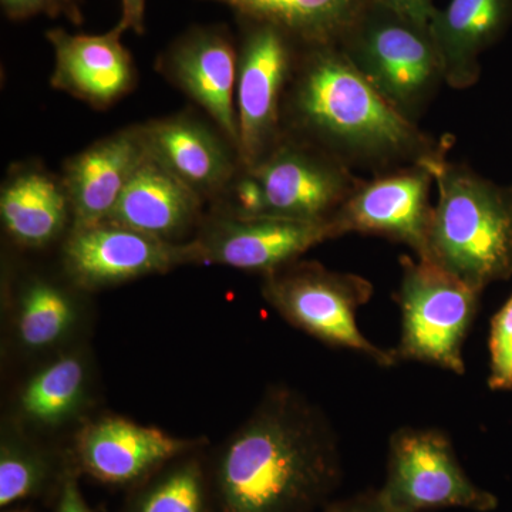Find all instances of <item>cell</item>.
<instances>
[{
	"label": "cell",
	"instance_id": "cell-13",
	"mask_svg": "<svg viewBox=\"0 0 512 512\" xmlns=\"http://www.w3.org/2000/svg\"><path fill=\"white\" fill-rule=\"evenodd\" d=\"M141 133L148 157L204 202L217 201L241 170L237 147L190 111L141 124Z\"/></svg>",
	"mask_w": 512,
	"mask_h": 512
},
{
	"label": "cell",
	"instance_id": "cell-6",
	"mask_svg": "<svg viewBox=\"0 0 512 512\" xmlns=\"http://www.w3.org/2000/svg\"><path fill=\"white\" fill-rule=\"evenodd\" d=\"M400 265L402 336L394 355L464 375V342L483 292L427 259L406 255Z\"/></svg>",
	"mask_w": 512,
	"mask_h": 512
},
{
	"label": "cell",
	"instance_id": "cell-26",
	"mask_svg": "<svg viewBox=\"0 0 512 512\" xmlns=\"http://www.w3.org/2000/svg\"><path fill=\"white\" fill-rule=\"evenodd\" d=\"M490 376L488 386L494 392L512 390V293L491 320Z\"/></svg>",
	"mask_w": 512,
	"mask_h": 512
},
{
	"label": "cell",
	"instance_id": "cell-3",
	"mask_svg": "<svg viewBox=\"0 0 512 512\" xmlns=\"http://www.w3.org/2000/svg\"><path fill=\"white\" fill-rule=\"evenodd\" d=\"M446 151L423 161L439 198L427 238V261L483 292L512 276V185L495 184Z\"/></svg>",
	"mask_w": 512,
	"mask_h": 512
},
{
	"label": "cell",
	"instance_id": "cell-21",
	"mask_svg": "<svg viewBox=\"0 0 512 512\" xmlns=\"http://www.w3.org/2000/svg\"><path fill=\"white\" fill-rule=\"evenodd\" d=\"M245 22L272 26L295 46L339 45L369 0H205Z\"/></svg>",
	"mask_w": 512,
	"mask_h": 512
},
{
	"label": "cell",
	"instance_id": "cell-7",
	"mask_svg": "<svg viewBox=\"0 0 512 512\" xmlns=\"http://www.w3.org/2000/svg\"><path fill=\"white\" fill-rule=\"evenodd\" d=\"M262 291L286 320L323 343L355 350L379 366L399 362L394 352L377 348L357 326V311L373 296L372 282L363 276L295 261L265 275Z\"/></svg>",
	"mask_w": 512,
	"mask_h": 512
},
{
	"label": "cell",
	"instance_id": "cell-24",
	"mask_svg": "<svg viewBox=\"0 0 512 512\" xmlns=\"http://www.w3.org/2000/svg\"><path fill=\"white\" fill-rule=\"evenodd\" d=\"M136 512H207L200 467L188 463L171 471L148 491Z\"/></svg>",
	"mask_w": 512,
	"mask_h": 512
},
{
	"label": "cell",
	"instance_id": "cell-20",
	"mask_svg": "<svg viewBox=\"0 0 512 512\" xmlns=\"http://www.w3.org/2000/svg\"><path fill=\"white\" fill-rule=\"evenodd\" d=\"M0 218L19 245L46 247L72 222L62 177L39 163L13 165L0 188Z\"/></svg>",
	"mask_w": 512,
	"mask_h": 512
},
{
	"label": "cell",
	"instance_id": "cell-27",
	"mask_svg": "<svg viewBox=\"0 0 512 512\" xmlns=\"http://www.w3.org/2000/svg\"><path fill=\"white\" fill-rule=\"evenodd\" d=\"M3 12L12 20L46 15L50 18L64 16L74 25H82L83 15L80 0H0Z\"/></svg>",
	"mask_w": 512,
	"mask_h": 512
},
{
	"label": "cell",
	"instance_id": "cell-14",
	"mask_svg": "<svg viewBox=\"0 0 512 512\" xmlns=\"http://www.w3.org/2000/svg\"><path fill=\"white\" fill-rule=\"evenodd\" d=\"M158 72L210 117L237 147L238 52L221 29H197L177 40L161 56Z\"/></svg>",
	"mask_w": 512,
	"mask_h": 512
},
{
	"label": "cell",
	"instance_id": "cell-10",
	"mask_svg": "<svg viewBox=\"0 0 512 512\" xmlns=\"http://www.w3.org/2000/svg\"><path fill=\"white\" fill-rule=\"evenodd\" d=\"M339 238L333 221L237 218L217 214L187 242L190 264L224 265L268 275L312 247Z\"/></svg>",
	"mask_w": 512,
	"mask_h": 512
},
{
	"label": "cell",
	"instance_id": "cell-15",
	"mask_svg": "<svg viewBox=\"0 0 512 512\" xmlns=\"http://www.w3.org/2000/svg\"><path fill=\"white\" fill-rule=\"evenodd\" d=\"M119 23L103 35H70L47 30L55 52L50 86L96 110H107L126 97L137 82L133 57L121 42Z\"/></svg>",
	"mask_w": 512,
	"mask_h": 512
},
{
	"label": "cell",
	"instance_id": "cell-16",
	"mask_svg": "<svg viewBox=\"0 0 512 512\" xmlns=\"http://www.w3.org/2000/svg\"><path fill=\"white\" fill-rule=\"evenodd\" d=\"M147 157L141 124L100 138L70 157L63 165L62 181L72 210V229L106 222Z\"/></svg>",
	"mask_w": 512,
	"mask_h": 512
},
{
	"label": "cell",
	"instance_id": "cell-23",
	"mask_svg": "<svg viewBox=\"0 0 512 512\" xmlns=\"http://www.w3.org/2000/svg\"><path fill=\"white\" fill-rule=\"evenodd\" d=\"M73 318V305L66 293L50 282L36 279L20 301V339L30 348L52 345L62 338Z\"/></svg>",
	"mask_w": 512,
	"mask_h": 512
},
{
	"label": "cell",
	"instance_id": "cell-8",
	"mask_svg": "<svg viewBox=\"0 0 512 512\" xmlns=\"http://www.w3.org/2000/svg\"><path fill=\"white\" fill-rule=\"evenodd\" d=\"M393 512L463 508L490 512L498 500L473 483L447 434L402 427L390 437L386 483L379 490Z\"/></svg>",
	"mask_w": 512,
	"mask_h": 512
},
{
	"label": "cell",
	"instance_id": "cell-28",
	"mask_svg": "<svg viewBox=\"0 0 512 512\" xmlns=\"http://www.w3.org/2000/svg\"><path fill=\"white\" fill-rule=\"evenodd\" d=\"M419 25L430 26L437 9L433 0H375Z\"/></svg>",
	"mask_w": 512,
	"mask_h": 512
},
{
	"label": "cell",
	"instance_id": "cell-30",
	"mask_svg": "<svg viewBox=\"0 0 512 512\" xmlns=\"http://www.w3.org/2000/svg\"><path fill=\"white\" fill-rule=\"evenodd\" d=\"M119 25L124 30H133L143 35L146 30V0H121V19Z\"/></svg>",
	"mask_w": 512,
	"mask_h": 512
},
{
	"label": "cell",
	"instance_id": "cell-19",
	"mask_svg": "<svg viewBox=\"0 0 512 512\" xmlns=\"http://www.w3.org/2000/svg\"><path fill=\"white\" fill-rule=\"evenodd\" d=\"M202 205L204 201L197 194L147 157L106 222L177 242L200 222Z\"/></svg>",
	"mask_w": 512,
	"mask_h": 512
},
{
	"label": "cell",
	"instance_id": "cell-12",
	"mask_svg": "<svg viewBox=\"0 0 512 512\" xmlns=\"http://www.w3.org/2000/svg\"><path fill=\"white\" fill-rule=\"evenodd\" d=\"M67 274L83 288H100L190 264L187 242H167L120 225L70 229L64 242Z\"/></svg>",
	"mask_w": 512,
	"mask_h": 512
},
{
	"label": "cell",
	"instance_id": "cell-9",
	"mask_svg": "<svg viewBox=\"0 0 512 512\" xmlns=\"http://www.w3.org/2000/svg\"><path fill=\"white\" fill-rule=\"evenodd\" d=\"M238 52L239 158L251 167L282 136V106L295 66V45L272 26L249 23Z\"/></svg>",
	"mask_w": 512,
	"mask_h": 512
},
{
	"label": "cell",
	"instance_id": "cell-4",
	"mask_svg": "<svg viewBox=\"0 0 512 512\" xmlns=\"http://www.w3.org/2000/svg\"><path fill=\"white\" fill-rule=\"evenodd\" d=\"M360 181L332 154L282 133L261 161L241 167L212 204L229 217L332 221Z\"/></svg>",
	"mask_w": 512,
	"mask_h": 512
},
{
	"label": "cell",
	"instance_id": "cell-25",
	"mask_svg": "<svg viewBox=\"0 0 512 512\" xmlns=\"http://www.w3.org/2000/svg\"><path fill=\"white\" fill-rule=\"evenodd\" d=\"M47 478L46 464L18 448L3 447L0 457V505L39 493Z\"/></svg>",
	"mask_w": 512,
	"mask_h": 512
},
{
	"label": "cell",
	"instance_id": "cell-17",
	"mask_svg": "<svg viewBox=\"0 0 512 512\" xmlns=\"http://www.w3.org/2000/svg\"><path fill=\"white\" fill-rule=\"evenodd\" d=\"M187 441L124 419L87 427L77 440V458L87 474L109 484H126L177 457Z\"/></svg>",
	"mask_w": 512,
	"mask_h": 512
},
{
	"label": "cell",
	"instance_id": "cell-11",
	"mask_svg": "<svg viewBox=\"0 0 512 512\" xmlns=\"http://www.w3.org/2000/svg\"><path fill=\"white\" fill-rule=\"evenodd\" d=\"M433 184V174L421 163L360 181L332 218L339 237L349 232L377 235L407 245L423 258L433 217Z\"/></svg>",
	"mask_w": 512,
	"mask_h": 512
},
{
	"label": "cell",
	"instance_id": "cell-5",
	"mask_svg": "<svg viewBox=\"0 0 512 512\" xmlns=\"http://www.w3.org/2000/svg\"><path fill=\"white\" fill-rule=\"evenodd\" d=\"M363 77L416 123L444 83L429 26L369 0L339 45Z\"/></svg>",
	"mask_w": 512,
	"mask_h": 512
},
{
	"label": "cell",
	"instance_id": "cell-1",
	"mask_svg": "<svg viewBox=\"0 0 512 512\" xmlns=\"http://www.w3.org/2000/svg\"><path fill=\"white\" fill-rule=\"evenodd\" d=\"M282 133L322 148L349 168L377 174L423 163L448 148L384 99L338 45L296 53Z\"/></svg>",
	"mask_w": 512,
	"mask_h": 512
},
{
	"label": "cell",
	"instance_id": "cell-22",
	"mask_svg": "<svg viewBox=\"0 0 512 512\" xmlns=\"http://www.w3.org/2000/svg\"><path fill=\"white\" fill-rule=\"evenodd\" d=\"M84 383L82 362L76 357H62L33 377L22 396L23 410L33 419H63L79 402Z\"/></svg>",
	"mask_w": 512,
	"mask_h": 512
},
{
	"label": "cell",
	"instance_id": "cell-29",
	"mask_svg": "<svg viewBox=\"0 0 512 512\" xmlns=\"http://www.w3.org/2000/svg\"><path fill=\"white\" fill-rule=\"evenodd\" d=\"M325 512H393L384 503L379 490L365 491L346 500L330 504Z\"/></svg>",
	"mask_w": 512,
	"mask_h": 512
},
{
	"label": "cell",
	"instance_id": "cell-31",
	"mask_svg": "<svg viewBox=\"0 0 512 512\" xmlns=\"http://www.w3.org/2000/svg\"><path fill=\"white\" fill-rule=\"evenodd\" d=\"M57 512H90L86 503H84L76 481H74L72 477L64 480Z\"/></svg>",
	"mask_w": 512,
	"mask_h": 512
},
{
	"label": "cell",
	"instance_id": "cell-2",
	"mask_svg": "<svg viewBox=\"0 0 512 512\" xmlns=\"http://www.w3.org/2000/svg\"><path fill=\"white\" fill-rule=\"evenodd\" d=\"M340 477L329 424L302 399L279 392L228 441L215 483L222 512H313Z\"/></svg>",
	"mask_w": 512,
	"mask_h": 512
},
{
	"label": "cell",
	"instance_id": "cell-18",
	"mask_svg": "<svg viewBox=\"0 0 512 512\" xmlns=\"http://www.w3.org/2000/svg\"><path fill=\"white\" fill-rule=\"evenodd\" d=\"M512 22V0H450L437 9L430 33L440 56L444 83L466 90L480 79V56Z\"/></svg>",
	"mask_w": 512,
	"mask_h": 512
}]
</instances>
